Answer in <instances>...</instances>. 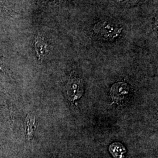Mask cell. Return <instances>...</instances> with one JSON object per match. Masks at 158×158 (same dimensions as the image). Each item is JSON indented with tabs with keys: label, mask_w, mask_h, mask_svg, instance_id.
Returning <instances> with one entry per match:
<instances>
[{
	"label": "cell",
	"mask_w": 158,
	"mask_h": 158,
	"mask_svg": "<svg viewBox=\"0 0 158 158\" xmlns=\"http://www.w3.org/2000/svg\"><path fill=\"white\" fill-rule=\"evenodd\" d=\"M118 2H125V3H134L138 0H116Z\"/></svg>",
	"instance_id": "52a82bcc"
},
{
	"label": "cell",
	"mask_w": 158,
	"mask_h": 158,
	"mask_svg": "<svg viewBox=\"0 0 158 158\" xmlns=\"http://www.w3.org/2000/svg\"><path fill=\"white\" fill-rule=\"evenodd\" d=\"M25 128L29 140L32 139L35 129V118L33 114H29L25 119Z\"/></svg>",
	"instance_id": "8992f818"
},
{
	"label": "cell",
	"mask_w": 158,
	"mask_h": 158,
	"mask_svg": "<svg viewBox=\"0 0 158 158\" xmlns=\"http://www.w3.org/2000/svg\"><path fill=\"white\" fill-rule=\"evenodd\" d=\"M122 29L115 28L106 22L97 23L93 28L94 33L105 40L114 39L118 36Z\"/></svg>",
	"instance_id": "7a4b0ae2"
},
{
	"label": "cell",
	"mask_w": 158,
	"mask_h": 158,
	"mask_svg": "<svg viewBox=\"0 0 158 158\" xmlns=\"http://www.w3.org/2000/svg\"><path fill=\"white\" fill-rule=\"evenodd\" d=\"M109 151L114 158H124L126 152L125 147L120 143L114 142L109 147Z\"/></svg>",
	"instance_id": "5b68a950"
},
{
	"label": "cell",
	"mask_w": 158,
	"mask_h": 158,
	"mask_svg": "<svg viewBox=\"0 0 158 158\" xmlns=\"http://www.w3.org/2000/svg\"><path fill=\"white\" fill-rule=\"evenodd\" d=\"M0 8H3V10H4V8L6 9V6H4L3 5V3L2 2V1L1 0H0Z\"/></svg>",
	"instance_id": "9c48e42d"
},
{
	"label": "cell",
	"mask_w": 158,
	"mask_h": 158,
	"mask_svg": "<svg viewBox=\"0 0 158 158\" xmlns=\"http://www.w3.org/2000/svg\"><path fill=\"white\" fill-rule=\"evenodd\" d=\"M130 91V87L127 83L118 82L112 85L110 91V95L113 102L118 104L128 98Z\"/></svg>",
	"instance_id": "3957f363"
},
{
	"label": "cell",
	"mask_w": 158,
	"mask_h": 158,
	"mask_svg": "<svg viewBox=\"0 0 158 158\" xmlns=\"http://www.w3.org/2000/svg\"><path fill=\"white\" fill-rule=\"evenodd\" d=\"M0 70H2V71H4V66L3 65V63H2V61L1 60V58H0Z\"/></svg>",
	"instance_id": "ba28073f"
},
{
	"label": "cell",
	"mask_w": 158,
	"mask_h": 158,
	"mask_svg": "<svg viewBox=\"0 0 158 158\" xmlns=\"http://www.w3.org/2000/svg\"><path fill=\"white\" fill-rule=\"evenodd\" d=\"M83 93V83L82 79L76 74L70 77L66 85V93L68 100L74 102L80 98Z\"/></svg>",
	"instance_id": "6da1fadb"
},
{
	"label": "cell",
	"mask_w": 158,
	"mask_h": 158,
	"mask_svg": "<svg viewBox=\"0 0 158 158\" xmlns=\"http://www.w3.org/2000/svg\"><path fill=\"white\" fill-rule=\"evenodd\" d=\"M35 48L38 59L43 60L48 53V46L45 41L40 36H37L36 38Z\"/></svg>",
	"instance_id": "277c9868"
}]
</instances>
